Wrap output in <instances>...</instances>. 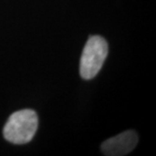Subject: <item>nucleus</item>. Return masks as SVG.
Segmentation results:
<instances>
[{
  "mask_svg": "<svg viewBox=\"0 0 156 156\" xmlns=\"http://www.w3.org/2000/svg\"><path fill=\"white\" fill-rule=\"evenodd\" d=\"M38 127V118L31 109L15 112L9 117L4 128L6 140L13 144L23 145L33 139Z\"/></svg>",
  "mask_w": 156,
  "mask_h": 156,
  "instance_id": "obj_1",
  "label": "nucleus"
},
{
  "mask_svg": "<svg viewBox=\"0 0 156 156\" xmlns=\"http://www.w3.org/2000/svg\"><path fill=\"white\" fill-rule=\"evenodd\" d=\"M108 46L100 36L89 37L80 62V75L85 80L94 78L99 73L106 59Z\"/></svg>",
  "mask_w": 156,
  "mask_h": 156,
  "instance_id": "obj_2",
  "label": "nucleus"
},
{
  "mask_svg": "<svg viewBox=\"0 0 156 156\" xmlns=\"http://www.w3.org/2000/svg\"><path fill=\"white\" fill-rule=\"evenodd\" d=\"M138 140L136 132L128 130L105 140L101 146V150L108 156L126 155L135 147Z\"/></svg>",
  "mask_w": 156,
  "mask_h": 156,
  "instance_id": "obj_3",
  "label": "nucleus"
}]
</instances>
